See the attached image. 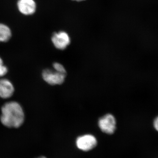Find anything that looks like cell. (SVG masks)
Instances as JSON below:
<instances>
[{
    "instance_id": "obj_10",
    "label": "cell",
    "mask_w": 158,
    "mask_h": 158,
    "mask_svg": "<svg viewBox=\"0 0 158 158\" xmlns=\"http://www.w3.org/2000/svg\"><path fill=\"white\" fill-rule=\"evenodd\" d=\"M53 67L54 69L57 71L61 73L66 74V71L65 67L61 63L55 62L53 64Z\"/></svg>"
},
{
    "instance_id": "obj_6",
    "label": "cell",
    "mask_w": 158,
    "mask_h": 158,
    "mask_svg": "<svg viewBox=\"0 0 158 158\" xmlns=\"http://www.w3.org/2000/svg\"><path fill=\"white\" fill-rule=\"evenodd\" d=\"M17 5L19 12L26 15L34 14L37 9V5L34 0H18Z\"/></svg>"
},
{
    "instance_id": "obj_1",
    "label": "cell",
    "mask_w": 158,
    "mask_h": 158,
    "mask_svg": "<svg viewBox=\"0 0 158 158\" xmlns=\"http://www.w3.org/2000/svg\"><path fill=\"white\" fill-rule=\"evenodd\" d=\"M24 120L23 109L18 102H8L2 107L0 120L6 127L17 128L22 125Z\"/></svg>"
},
{
    "instance_id": "obj_11",
    "label": "cell",
    "mask_w": 158,
    "mask_h": 158,
    "mask_svg": "<svg viewBox=\"0 0 158 158\" xmlns=\"http://www.w3.org/2000/svg\"><path fill=\"white\" fill-rule=\"evenodd\" d=\"M153 125L155 129L158 132V116L154 120Z\"/></svg>"
},
{
    "instance_id": "obj_4",
    "label": "cell",
    "mask_w": 158,
    "mask_h": 158,
    "mask_svg": "<svg viewBox=\"0 0 158 158\" xmlns=\"http://www.w3.org/2000/svg\"><path fill=\"white\" fill-rule=\"evenodd\" d=\"M51 40L55 48L60 50L65 49L71 43L70 36L65 31L54 33Z\"/></svg>"
},
{
    "instance_id": "obj_12",
    "label": "cell",
    "mask_w": 158,
    "mask_h": 158,
    "mask_svg": "<svg viewBox=\"0 0 158 158\" xmlns=\"http://www.w3.org/2000/svg\"><path fill=\"white\" fill-rule=\"evenodd\" d=\"M72 1H76V2H80L82 1H85V0H72Z\"/></svg>"
},
{
    "instance_id": "obj_8",
    "label": "cell",
    "mask_w": 158,
    "mask_h": 158,
    "mask_svg": "<svg viewBox=\"0 0 158 158\" xmlns=\"http://www.w3.org/2000/svg\"><path fill=\"white\" fill-rule=\"evenodd\" d=\"M11 36V29L8 26L0 23V42H6L9 40Z\"/></svg>"
},
{
    "instance_id": "obj_2",
    "label": "cell",
    "mask_w": 158,
    "mask_h": 158,
    "mask_svg": "<svg viewBox=\"0 0 158 158\" xmlns=\"http://www.w3.org/2000/svg\"><path fill=\"white\" fill-rule=\"evenodd\" d=\"M66 74L62 73L55 69H47L43 71V79L48 85H61L65 81Z\"/></svg>"
},
{
    "instance_id": "obj_13",
    "label": "cell",
    "mask_w": 158,
    "mask_h": 158,
    "mask_svg": "<svg viewBox=\"0 0 158 158\" xmlns=\"http://www.w3.org/2000/svg\"><path fill=\"white\" fill-rule=\"evenodd\" d=\"M37 158H47L43 156H40V157H38Z\"/></svg>"
},
{
    "instance_id": "obj_9",
    "label": "cell",
    "mask_w": 158,
    "mask_h": 158,
    "mask_svg": "<svg viewBox=\"0 0 158 158\" xmlns=\"http://www.w3.org/2000/svg\"><path fill=\"white\" fill-rule=\"evenodd\" d=\"M8 72V68L4 65L2 59L0 57V77L5 76Z\"/></svg>"
},
{
    "instance_id": "obj_3",
    "label": "cell",
    "mask_w": 158,
    "mask_h": 158,
    "mask_svg": "<svg viewBox=\"0 0 158 158\" xmlns=\"http://www.w3.org/2000/svg\"><path fill=\"white\" fill-rule=\"evenodd\" d=\"M98 125L103 132L112 135L116 131V119L112 114H107L99 119Z\"/></svg>"
},
{
    "instance_id": "obj_5",
    "label": "cell",
    "mask_w": 158,
    "mask_h": 158,
    "mask_svg": "<svg viewBox=\"0 0 158 158\" xmlns=\"http://www.w3.org/2000/svg\"><path fill=\"white\" fill-rule=\"evenodd\" d=\"M97 140L93 135L88 134L81 136L77 138L76 145L79 149L88 151L96 147Z\"/></svg>"
},
{
    "instance_id": "obj_7",
    "label": "cell",
    "mask_w": 158,
    "mask_h": 158,
    "mask_svg": "<svg viewBox=\"0 0 158 158\" xmlns=\"http://www.w3.org/2000/svg\"><path fill=\"white\" fill-rule=\"evenodd\" d=\"M15 88L11 81L8 79H0V98L7 99L11 97L14 94Z\"/></svg>"
}]
</instances>
